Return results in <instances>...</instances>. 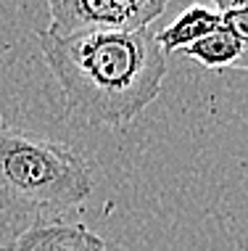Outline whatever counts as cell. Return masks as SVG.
Wrapping results in <instances>:
<instances>
[{"label": "cell", "mask_w": 248, "mask_h": 251, "mask_svg": "<svg viewBox=\"0 0 248 251\" xmlns=\"http://www.w3.org/2000/svg\"><path fill=\"white\" fill-rule=\"evenodd\" d=\"M37 45L64 93L66 117L85 125L127 127L161 93L166 53L151 29L71 37L40 29Z\"/></svg>", "instance_id": "6da1fadb"}, {"label": "cell", "mask_w": 248, "mask_h": 251, "mask_svg": "<svg viewBox=\"0 0 248 251\" xmlns=\"http://www.w3.org/2000/svg\"><path fill=\"white\" fill-rule=\"evenodd\" d=\"M95 172L85 153L0 122V212L56 214L92 196Z\"/></svg>", "instance_id": "7a4b0ae2"}, {"label": "cell", "mask_w": 248, "mask_h": 251, "mask_svg": "<svg viewBox=\"0 0 248 251\" xmlns=\"http://www.w3.org/2000/svg\"><path fill=\"white\" fill-rule=\"evenodd\" d=\"M169 0H48L50 22L45 32L56 37L87 32H140L166 11Z\"/></svg>", "instance_id": "3957f363"}, {"label": "cell", "mask_w": 248, "mask_h": 251, "mask_svg": "<svg viewBox=\"0 0 248 251\" xmlns=\"http://www.w3.org/2000/svg\"><path fill=\"white\" fill-rule=\"evenodd\" d=\"M5 251H109L106 241L79 222L37 217Z\"/></svg>", "instance_id": "277c9868"}, {"label": "cell", "mask_w": 248, "mask_h": 251, "mask_svg": "<svg viewBox=\"0 0 248 251\" xmlns=\"http://www.w3.org/2000/svg\"><path fill=\"white\" fill-rule=\"evenodd\" d=\"M219 26H222V13L209 8V5L193 3L172 24H166L164 29L156 32V43L164 53H182L185 48H190L201 37L211 35Z\"/></svg>", "instance_id": "5b68a950"}, {"label": "cell", "mask_w": 248, "mask_h": 251, "mask_svg": "<svg viewBox=\"0 0 248 251\" xmlns=\"http://www.w3.org/2000/svg\"><path fill=\"white\" fill-rule=\"evenodd\" d=\"M182 56L198 61L201 66H206L211 72H225V69H235L238 61L243 58V43L222 24L211 35L201 37L198 43L185 48Z\"/></svg>", "instance_id": "8992f818"}, {"label": "cell", "mask_w": 248, "mask_h": 251, "mask_svg": "<svg viewBox=\"0 0 248 251\" xmlns=\"http://www.w3.org/2000/svg\"><path fill=\"white\" fill-rule=\"evenodd\" d=\"M222 24L240 40V43H243V58L238 61L235 69L238 72H248V3L238 5V8L225 11L222 13Z\"/></svg>", "instance_id": "52a82bcc"}, {"label": "cell", "mask_w": 248, "mask_h": 251, "mask_svg": "<svg viewBox=\"0 0 248 251\" xmlns=\"http://www.w3.org/2000/svg\"><path fill=\"white\" fill-rule=\"evenodd\" d=\"M201 5H214V11H219V13H225V11H230V8H238V5H246L248 0H198Z\"/></svg>", "instance_id": "ba28073f"}]
</instances>
